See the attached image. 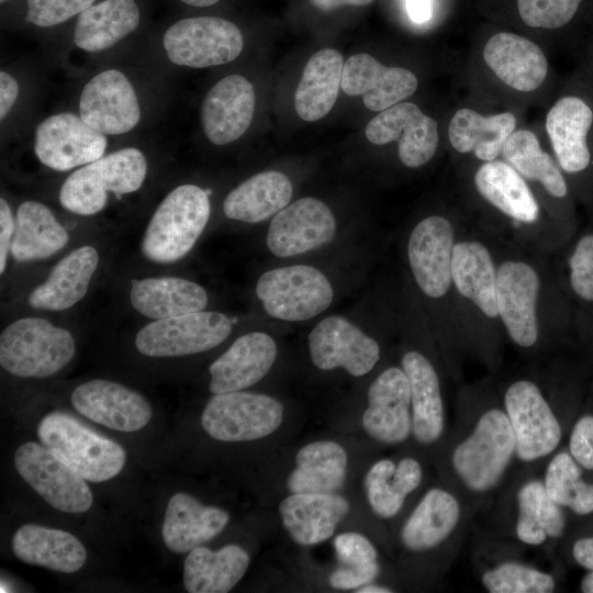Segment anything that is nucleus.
I'll return each mask as SVG.
<instances>
[{
  "instance_id": "nucleus-27",
  "label": "nucleus",
  "mask_w": 593,
  "mask_h": 593,
  "mask_svg": "<svg viewBox=\"0 0 593 593\" xmlns=\"http://www.w3.org/2000/svg\"><path fill=\"white\" fill-rule=\"evenodd\" d=\"M349 502L336 493H291L279 504L283 527L301 546L328 539L349 513Z\"/></svg>"
},
{
  "instance_id": "nucleus-22",
  "label": "nucleus",
  "mask_w": 593,
  "mask_h": 593,
  "mask_svg": "<svg viewBox=\"0 0 593 593\" xmlns=\"http://www.w3.org/2000/svg\"><path fill=\"white\" fill-rule=\"evenodd\" d=\"M367 399L366 433L384 444L404 441L412 430L411 388L404 370L390 367L382 371L370 384Z\"/></svg>"
},
{
  "instance_id": "nucleus-24",
  "label": "nucleus",
  "mask_w": 593,
  "mask_h": 593,
  "mask_svg": "<svg viewBox=\"0 0 593 593\" xmlns=\"http://www.w3.org/2000/svg\"><path fill=\"white\" fill-rule=\"evenodd\" d=\"M277 357V344L264 332L238 337L209 367V390L213 394L240 391L260 381Z\"/></svg>"
},
{
  "instance_id": "nucleus-2",
  "label": "nucleus",
  "mask_w": 593,
  "mask_h": 593,
  "mask_svg": "<svg viewBox=\"0 0 593 593\" xmlns=\"http://www.w3.org/2000/svg\"><path fill=\"white\" fill-rule=\"evenodd\" d=\"M208 192L184 183L172 189L156 208L142 240V253L150 261L175 262L194 246L210 219Z\"/></svg>"
},
{
  "instance_id": "nucleus-18",
  "label": "nucleus",
  "mask_w": 593,
  "mask_h": 593,
  "mask_svg": "<svg viewBox=\"0 0 593 593\" xmlns=\"http://www.w3.org/2000/svg\"><path fill=\"white\" fill-rule=\"evenodd\" d=\"M455 244L452 224L440 215L423 219L410 235L409 264L418 288L429 298L445 295L452 283Z\"/></svg>"
},
{
  "instance_id": "nucleus-53",
  "label": "nucleus",
  "mask_w": 593,
  "mask_h": 593,
  "mask_svg": "<svg viewBox=\"0 0 593 593\" xmlns=\"http://www.w3.org/2000/svg\"><path fill=\"white\" fill-rule=\"evenodd\" d=\"M15 219L8 201L0 199V273H3L8 254L11 250L12 238L14 234Z\"/></svg>"
},
{
  "instance_id": "nucleus-7",
  "label": "nucleus",
  "mask_w": 593,
  "mask_h": 593,
  "mask_svg": "<svg viewBox=\"0 0 593 593\" xmlns=\"http://www.w3.org/2000/svg\"><path fill=\"white\" fill-rule=\"evenodd\" d=\"M256 294L265 312L287 322L306 321L332 304L334 292L327 277L309 265H291L264 272Z\"/></svg>"
},
{
  "instance_id": "nucleus-45",
  "label": "nucleus",
  "mask_w": 593,
  "mask_h": 593,
  "mask_svg": "<svg viewBox=\"0 0 593 593\" xmlns=\"http://www.w3.org/2000/svg\"><path fill=\"white\" fill-rule=\"evenodd\" d=\"M548 495L575 514L593 513V483L581 478V469L568 452H559L549 462L544 481Z\"/></svg>"
},
{
  "instance_id": "nucleus-50",
  "label": "nucleus",
  "mask_w": 593,
  "mask_h": 593,
  "mask_svg": "<svg viewBox=\"0 0 593 593\" xmlns=\"http://www.w3.org/2000/svg\"><path fill=\"white\" fill-rule=\"evenodd\" d=\"M334 549L343 566H366L377 562L378 552L374 546L359 533L339 534L334 539Z\"/></svg>"
},
{
  "instance_id": "nucleus-43",
  "label": "nucleus",
  "mask_w": 593,
  "mask_h": 593,
  "mask_svg": "<svg viewBox=\"0 0 593 593\" xmlns=\"http://www.w3.org/2000/svg\"><path fill=\"white\" fill-rule=\"evenodd\" d=\"M517 506L516 535L524 544L537 546L563 534V512L548 495L544 482L525 483L517 493Z\"/></svg>"
},
{
  "instance_id": "nucleus-46",
  "label": "nucleus",
  "mask_w": 593,
  "mask_h": 593,
  "mask_svg": "<svg viewBox=\"0 0 593 593\" xmlns=\"http://www.w3.org/2000/svg\"><path fill=\"white\" fill-rule=\"evenodd\" d=\"M100 0H21L2 11L10 24L35 31H56L70 24Z\"/></svg>"
},
{
  "instance_id": "nucleus-37",
  "label": "nucleus",
  "mask_w": 593,
  "mask_h": 593,
  "mask_svg": "<svg viewBox=\"0 0 593 593\" xmlns=\"http://www.w3.org/2000/svg\"><path fill=\"white\" fill-rule=\"evenodd\" d=\"M343 67L342 54L333 48L317 51L310 57L294 93L295 112L303 121L323 119L333 109Z\"/></svg>"
},
{
  "instance_id": "nucleus-26",
  "label": "nucleus",
  "mask_w": 593,
  "mask_h": 593,
  "mask_svg": "<svg viewBox=\"0 0 593 593\" xmlns=\"http://www.w3.org/2000/svg\"><path fill=\"white\" fill-rule=\"evenodd\" d=\"M483 59L501 81L522 92L538 89L548 72L541 48L515 33L500 32L491 36L484 45Z\"/></svg>"
},
{
  "instance_id": "nucleus-40",
  "label": "nucleus",
  "mask_w": 593,
  "mask_h": 593,
  "mask_svg": "<svg viewBox=\"0 0 593 593\" xmlns=\"http://www.w3.org/2000/svg\"><path fill=\"white\" fill-rule=\"evenodd\" d=\"M478 192L505 215L534 223L539 215L538 203L524 178L507 163L485 161L474 175Z\"/></svg>"
},
{
  "instance_id": "nucleus-11",
  "label": "nucleus",
  "mask_w": 593,
  "mask_h": 593,
  "mask_svg": "<svg viewBox=\"0 0 593 593\" xmlns=\"http://www.w3.org/2000/svg\"><path fill=\"white\" fill-rule=\"evenodd\" d=\"M14 466L21 478L54 508L83 513L92 505L86 480L44 445H21L14 454Z\"/></svg>"
},
{
  "instance_id": "nucleus-16",
  "label": "nucleus",
  "mask_w": 593,
  "mask_h": 593,
  "mask_svg": "<svg viewBox=\"0 0 593 593\" xmlns=\"http://www.w3.org/2000/svg\"><path fill=\"white\" fill-rule=\"evenodd\" d=\"M148 13L147 0H100L67 25L71 44L88 54L109 51L136 34Z\"/></svg>"
},
{
  "instance_id": "nucleus-3",
  "label": "nucleus",
  "mask_w": 593,
  "mask_h": 593,
  "mask_svg": "<svg viewBox=\"0 0 593 593\" xmlns=\"http://www.w3.org/2000/svg\"><path fill=\"white\" fill-rule=\"evenodd\" d=\"M37 436L42 445L87 481H108L121 472L126 461L119 444L63 412L44 416Z\"/></svg>"
},
{
  "instance_id": "nucleus-15",
  "label": "nucleus",
  "mask_w": 593,
  "mask_h": 593,
  "mask_svg": "<svg viewBox=\"0 0 593 593\" xmlns=\"http://www.w3.org/2000/svg\"><path fill=\"white\" fill-rule=\"evenodd\" d=\"M309 350L318 369L344 368L354 377L367 374L380 359L377 340L339 315L316 324L309 334Z\"/></svg>"
},
{
  "instance_id": "nucleus-8",
  "label": "nucleus",
  "mask_w": 593,
  "mask_h": 593,
  "mask_svg": "<svg viewBox=\"0 0 593 593\" xmlns=\"http://www.w3.org/2000/svg\"><path fill=\"white\" fill-rule=\"evenodd\" d=\"M283 405L261 393L233 391L214 394L206 403L201 424L221 441H248L264 438L281 425Z\"/></svg>"
},
{
  "instance_id": "nucleus-44",
  "label": "nucleus",
  "mask_w": 593,
  "mask_h": 593,
  "mask_svg": "<svg viewBox=\"0 0 593 593\" xmlns=\"http://www.w3.org/2000/svg\"><path fill=\"white\" fill-rule=\"evenodd\" d=\"M502 156L523 178L539 182L555 198H564L568 186L552 157L540 147L528 130L514 131L506 139Z\"/></svg>"
},
{
  "instance_id": "nucleus-1",
  "label": "nucleus",
  "mask_w": 593,
  "mask_h": 593,
  "mask_svg": "<svg viewBox=\"0 0 593 593\" xmlns=\"http://www.w3.org/2000/svg\"><path fill=\"white\" fill-rule=\"evenodd\" d=\"M146 175L144 153L137 147H123L71 172L59 189L58 200L69 212L94 215L107 206L109 193L120 198L136 192Z\"/></svg>"
},
{
  "instance_id": "nucleus-13",
  "label": "nucleus",
  "mask_w": 593,
  "mask_h": 593,
  "mask_svg": "<svg viewBox=\"0 0 593 593\" xmlns=\"http://www.w3.org/2000/svg\"><path fill=\"white\" fill-rule=\"evenodd\" d=\"M504 405L519 459L533 461L548 456L557 448L561 439V426L534 382L518 380L512 383L505 392Z\"/></svg>"
},
{
  "instance_id": "nucleus-47",
  "label": "nucleus",
  "mask_w": 593,
  "mask_h": 593,
  "mask_svg": "<svg viewBox=\"0 0 593 593\" xmlns=\"http://www.w3.org/2000/svg\"><path fill=\"white\" fill-rule=\"evenodd\" d=\"M482 583L491 593H550L555 590L551 574L513 561L484 572Z\"/></svg>"
},
{
  "instance_id": "nucleus-20",
  "label": "nucleus",
  "mask_w": 593,
  "mask_h": 593,
  "mask_svg": "<svg viewBox=\"0 0 593 593\" xmlns=\"http://www.w3.org/2000/svg\"><path fill=\"white\" fill-rule=\"evenodd\" d=\"M540 280L526 262L507 260L497 269V313L512 340L521 347L538 338L536 304Z\"/></svg>"
},
{
  "instance_id": "nucleus-38",
  "label": "nucleus",
  "mask_w": 593,
  "mask_h": 593,
  "mask_svg": "<svg viewBox=\"0 0 593 593\" xmlns=\"http://www.w3.org/2000/svg\"><path fill=\"white\" fill-rule=\"evenodd\" d=\"M516 118L511 112L482 115L462 108L455 112L448 126L451 146L459 153H473L483 161L494 160L515 131Z\"/></svg>"
},
{
  "instance_id": "nucleus-35",
  "label": "nucleus",
  "mask_w": 593,
  "mask_h": 593,
  "mask_svg": "<svg viewBox=\"0 0 593 593\" xmlns=\"http://www.w3.org/2000/svg\"><path fill=\"white\" fill-rule=\"evenodd\" d=\"M451 279L458 292L488 317H496L497 270L489 249L474 240L454 246Z\"/></svg>"
},
{
  "instance_id": "nucleus-39",
  "label": "nucleus",
  "mask_w": 593,
  "mask_h": 593,
  "mask_svg": "<svg viewBox=\"0 0 593 593\" xmlns=\"http://www.w3.org/2000/svg\"><path fill=\"white\" fill-rule=\"evenodd\" d=\"M460 518L458 500L448 491L428 490L401 529V540L411 551H425L441 544Z\"/></svg>"
},
{
  "instance_id": "nucleus-48",
  "label": "nucleus",
  "mask_w": 593,
  "mask_h": 593,
  "mask_svg": "<svg viewBox=\"0 0 593 593\" xmlns=\"http://www.w3.org/2000/svg\"><path fill=\"white\" fill-rule=\"evenodd\" d=\"M582 0H517L523 22L537 29L553 30L568 24L579 10Z\"/></svg>"
},
{
  "instance_id": "nucleus-36",
  "label": "nucleus",
  "mask_w": 593,
  "mask_h": 593,
  "mask_svg": "<svg viewBox=\"0 0 593 593\" xmlns=\"http://www.w3.org/2000/svg\"><path fill=\"white\" fill-rule=\"evenodd\" d=\"M347 465V454L339 444L310 443L298 451L287 489L291 493H336L345 483Z\"/></svg>"
},
{
  "instance_id": "nucleus-5",
  "label": "nucleus",
  "mask_w": 593,
  "mask_h": 593,
  "mask_svg": "<svg viewBox=\"0 0 593 593\" xmlns=\"http://www.w3.org/2000/svg\"><path fill=\"white\" fill-rule=\"evenodd\" d=\"M160 42L171 64L198 69L228 64L244 48L240 29L216 15H189L174 20L163 30Z\"/></svg>"
},
{
  "instance_id": "nucleus-29",
  "label": "nucleus",
  "mask_w": 593,
  "mask_h": 593,
  "mask_svg": "<svg viewBox=\"0 0 593 593\" xmlns=\"http://www.w3.org/2000/svg\"><path fill=\"white\" fill-rule=\"evenodd\" d=\"M99 254L92 246H81L59 260L47 279L29 295L33 309L63 311L78 303L87 293L98 267Z\"/></svg>"
},
{
  "instance_id": "nucleus-32",
  "label": "nucleus",
  "mask_w": 593,
  "mask_h": 593,
  "mask_svg": "<svg viewBox=\"0 0 593 593\" xmlns=\"http://www.w3.org/2000/svg\"><path fill=\"white\" fill-rule=\"evenodd\" d=\"M131 284V304L154 321L203 311L209 301L203 287L183 278H144Z\"/></svg>"
},
{
  "instance_id": "nucleus-61",
  "label": "nucleus",
  "mask_w": 593,
  "mask_h": 593,
  "mask_svg": "<svg viewBox=\"0 0 593 593\" xmlns=\"http://www.w3.org/2000/svg\"><path fill=\"white\" fill-rule=\"evenodd\" d=\"M20 1L21 0H0L1 10L5 11L12 8L13 5H15L16 3H19Z\"/></svg>"
},
{
  "instance_id": "nucleus-31",
  "label": "nucleus",
  "mask_w": 593,
  "mask_h": 593,
  "mask_svg": "<svg viewBox=\"0 0 593 593\" xmlns=\"http://www.w3.org/2000/svg\"><path fill=\"white\" fill-rule=\"evenodd\" d=\"M402 369L411 388L412 433L421 444H432L443 434L444 403L438 376L429 360L418 351H407Z\"/></svg>"
},
{
  "instance_id": "nucleus-4",
  "label": "nucleus",
  "mask_w": 593,
  "mask_h": 593,
  "mask_svg": "<svg viewBox=\"0 0 593 593\" xmlns=\"http://www.w3.org/2000/svg\"><path fill=\"white\" fill-rule=\"evenodd\" d=\"M75 353L71 334L40 317L16 320L0 336V365L20 378L51 377L60 371Z\"/></svg>"
},
{
  "instance_id": "nucleus-52",
  "label": "nucleus",
  "mask_w": 593,
  "mask_h": 593,
  "mask_svg": "<svg viewBox=\"0 0 593 593\" xmlns=\"http://www.w3.org/2000/svg\"><path fill=\"white\" fill-rule=\"evenodd\" d=\"M379 571L378 562L366 566H344L331 574L329 584L340 590L358 589L376 579Z\"/></svg>"
},
{
  "instance_id": "nucleus-14",
  "label": "nucleus",
  "mask_w": 593,
  "mask_h": 593,
  "mask_svg": "<svg viewBox=\"0 0 593 593\" xmlns=\"http://www.w3.org/2000/svg\"><path fill=\"white\" fill-rule=\"evenodd\" d=\"M367 139L374 145L398 141V155L409 168L428 163L436 153L437 122L411 102H399L379 112L366 126Z\"/></svg>"
},
{
  "instance_id": "nucleus-6",
  "label": "nucleus",
  "mask_w": 593,
  "mask_h": 593,
  "mask_svg": "<svg viewBox=\"0 0 593 593\" xmlns=\"http://www.w3.org/2000/svg\"><path fill=\"white\" fill-rule=\"evenodd\" d=\"M515 450V436L506 413L492 409L480 416L472 433L457 445L451 462L469 490L485 492L500 481Z\"/></svg>"
},
{
  "instance_id": "nucleus-34",
  "label": "nucleus",
  "mask_w": 593,
  "mask_h": 593,
  "mask_svg": "<svg viewBox=\"0 0 593 593\" xmlns=\"http://www.w3.org/2000/svg\"><path fill=\"white\" fill-rule=\"evenodd\" d=\"M249 562L247 551L237 545L215 551L199 546L184 560V589L189 593H226L243 578Z\"/></svg>"
},
{
  "instance_id": "nucleus-10",
  "label": "nucleus",
  "mask_w": 593,
  "mask_h": 593,
  "mask_svg": "<svg viewBox=\"0 0 593 593\" xmlns=\"http://www.w3.org/2000/svg\"><path fill=\"white\" fill-rule=\"evenodd\" d=\"M78 114L98 132L119 136L136 128L143 112L137 90L128 76L118 68H107L82 87Z\"/></svg>"
},
{
  "instance_id": "nucleus-60",
  "label": "nucleus",
  "mask_w": 593,
  "mask_h": 593,
  "mask_svg": "<svg viewBox=\"0 0 593 593\" xmlns=\"http://www.w3.org/2000/svg\"><path fill=\"white\" fill-rule=\"evenodd\" d=\"M580 590L584 593H593V570H590L581 581Z\"/></svg>"
},
{
  "instance_id": "nucleus-12",
  "label": "nucleus",
  "mask_w": 593,
  "mask_h": 593,
  "mask_svg": "<svg viewBox=\"0 0 593 593\" xmlns=\"http://www.w3.org/2000/svg\"><path fill=\"white\" fill-rule=\"evenodd\" d=\"M108 136L89 126L75 112L54 113L34 132L33 149L38 161L56 171H68L105 155Z\"/></svg>"
},
{
  "instance_id": "nucleus-9",
  "label": "nucleus",
  "mask_w": 593,
  "mask_h": 593,
  "mask_svg": "<svg viewBox=\"0 0 593 593\" xmlns=\"http://www.w3.org/2000/svg\"><path fill=\"white\" fill-rule=\"evenodd\" d=\"M231 332L225 314L199 311L148 323L137 333L135 346L148 357L187 356L219 346Z\"/></svg>"
},
{
  "instance_id": "nucleus-21",
  "label": "nucleus",
  "mask_w": 593,
  "mask_h": 593,
  "mask_svg": "<svg viewBox=\"0 0 593 593\" xmlns=\"http://www.w3.org/2000/svg\"><path fill=\"white\" fill-rule=\"evenodd\" d=\"M256 96L253 83L233 74L216 81L201 107L205 137L214 145H226L242 137L251 124Z\"/></svg>"
},
{
  "instance_id": "nucleus-33",
  "label": "nucleus",
  "mask_w": 593,
  "mask_h": 593,
  "mask_svg": "<svg viewBox=\"0 0 593 593\" xmlns=\"http://www.w3.org/2000/svg\"><path fill=\"white\" fill-rule=\"evenodd\" d=\"M292 183L282 172H258L235 187L224 199L226 217L245 223H259L288 205Z\"/></svg>"
},
{
  "instance_id": "nucleus-30",
  "label": "nucleus",
  "mask_w": 593,
  "mask_h": 593,
  "mask_svg": "<svg viewBox=\"0 0 593 593\" xmlns=\"http://www.w3.org/2000/svg\"><path fill=\"white\" fill-rule=\"evenodd\" d=\"M11 547L21 561L63 573L78 571L87 559V551L76 536L36 524L19 527Z\"/></svg>"
},
{
  "instance_id": "nucleus-17",
  "label": "nucleus",
  "mask_w": 593,
  "mask_h": 593,
  "mask_svg": "<svg viewBox=\"0 0 593 593\" xmlns=\"http://www.w3.org/2000/svg\"><path fill=\"white\" fill-rule=\"evenodd\" d=\"M335 233L336 221L329 208L316 198L305 197L273 216L266 243L275 256L286 258L320 248Z\"/></svg>"
},
{
  "instance_id": "nucleus-42",
  "label": "nucleus",
  "mask_w": 593,
  "mask_h": 593,
  "mask_svg": "<svg viewBox=\"0 0 593 593\" xmlns=\"http://www.w3.org/2000/svg\"><path fill=\"white\" fill-rule=\"evenodd\" d=\"M422 481V467L414 458H403L398 465L390 459L373 463L365 477L368 502L381 518L395 516L405 497Z\"/></svg>"
},
{
  "instance_id": "nucleus-51",
  "label": "nucleus",
  "mask_w": 593,
  "mask_h": 593,
  "mask_svg": "<svg viewBox=\"0 0 593 593\" xmlns=\"http://www.w3.org/2000/svg\"><path fill=\"white\" fill-rule=\"evenodd\" d=\"M570 454L583 468L593 470V416H582L570 435Z\"/></svg>"
},
{
  "instance_id": "nucleus-55",
  "label": "nucleus",
  "mask_w": 593,
  "mask_h": 593,
  "mask_svg": "<svg viewBox=\"0 0 593 593\" xmlns=\"http://www.w3.org/2000/svg\"><path fill=\"white\" fill-rule=\"evenodd\" d=\"M572 555L579 566L593 570V536L578 539L572 548Z\"/></svg>"
},
{
  "instance_id": "nucleus-57",
  "label": "nucleus",
  "mask_w": 593,
  "mask_h": 593,
  "mask_svg": "<svg viewBox=\"0 0 593 593\" xmlns=\"http://www.w3.org/2000/svg\"><path fill=\"white\" fill-rule=\"evenodd\" d=\"M373 0H310L311 4L322 11H332L342 7H363Z\"/></svg>"
},
{
  "instance_id": "nucleus-59",
  "label": "nucleus",
  "mask_w": 593,
  "mask_h": 593,
  "mask_svg": "<svg viewBox=\"0 0 593 593\" xmlns=\"http://www.w3.org/2000/svg\"><path fill=\"white\" fill-rule=\"evenodd\" d=\"M358 593H391L392 590L380 585H362L358 590Z\"/></svg>"
},
{
  "instance_id": "nucleus-49",
  "label": "nucleus",
  "mask_w": 593,
  "mask_h": 593,
  "mask_svg": "<svg viewBox=\"0 0 593 593\" xmlns=\"http://www.w3.org/2000/svg\"><path fill=\"white\" fill-rule=\"evenodd\" d=\"M569 281L580 299L593 302V233L577 242L569 258Z\"/></svg>"
},
{
  "instance_id": "nucleus-58",
  "label": "nucleus",
  "mask_w": 593,
  "mask_h": 593,
  "mask_svg": "<svg viewBox=\"0 0 593 593\" xmlns=\"http://www.w3.org/2000/svg\"><path fill=\"white\" fill-rule=\"evenodd\" d=\"M175 1L181 5L190 7V8H209L217 4L221 0H171Z\"/></svg>"
},
{
  "instance_id": "nucleus-19",
  "label": "nucleus",
  "mask_w": 593,
  "mask_h": 593,
  "mask_svg": "<svg viewBox=\"0 0 593 593\" xmlns=\"http://www.w3.org/2000/svg\"><path fill=\"white\" fill-rule=\"evenodd\" d=\"M71 404L92 422L120 432L139 430L152 417V406L142 394L104 379L78 385L71 394Z\"/></svg>"
},
{
  "instance_id": "nucleus-41",
  "label": "nucleus",
  "mask_w": 593,
  "mask_h": 593,
  "mask_svg": "<svg viewBox=\"0 0 593 593\" xmlns=\"http://www.w3.org/2000/svg\"><path fill=\"white\" fill-rule=\"evenodd\" d=\"M68 239V232L48 206L34 200L19 205L10 250L15 260L47 258L63 249Z\"/></svg>"
},
{
  "instance_id": "nucleus-56",
  "label": "nucleus",
  "mask_w": 593,
  "mask_h": 593,
  "mask_svg": "<svg viewBox=\"0 0 593 593\" xmlns=\"http://www.w3.org/2000/svg\"><path fill=\"white\" fill-rule=\"evenodd\" d=\"M406 8L413 21L425 22L430 18L432 0H406Z\"/></svg>"
},
{
  "instance_id": "nucleus-25",
  "label": "nucleus",
  "mask_w": 593,
  "mask_h": 593,
  "mask_svg": "<svg viewBox=\"0 0 593 593\" xmlns=\"http://www.w3.org/2000/svg\"><path fill=\"white\" fill-rule=\"evenodd\" d=\"M592 125L593 110L578 96H564L549 109L546 132L563 171L578 174L590 166L589 133Z\"/></svg>"
},
{
  "instance_id": "nucleus-28",
  "label": "nucleus",
  "mask_w": 593,
  "mask_h": 593,
  "mask_svg": "<svg viewBox=\"0 0 593 593\" xmlns=\"http://www.w3.org/2000/svg\"><path fill=\"white\" fill-rule=\"evenodd\" d=\"M228 522L225 510L203 505L192 495L177 492L166 507L163 540L172 552H189L217 536Z\"/></svg>"
},
{
  "instance_id": "nucleus-23",
  "label": "nucleus",
  "mask_w": 593,
  "mask_h": 593,
  "mask_svg": "<svg viewBox=\"0 0 593 593\" xmlns=\"http://www.w3.org/2000/svg\"><path fill=\"white\" fill-rule=\"evenodd\" d=\"M340 87L348 96H361L368 110L381 112L412 96L418 80L409 69L384 66L360 53L344 63Z\"/></svg>"
},
{
  "instance_id": "nucleus-54",
  "label": "nucleus",
  "mask_w": 593,
  "mask_h": 593,
  "mask_svg": "<svg viewBox=\"0 0 593 593\" xmlns=\"http://www.w3.org/2000/svg\"><path fill=\"white\" fill-rule=\"evenodd\" d=\"M21 93V86L18 79L8 70L0 71V120L1 123L13 110Z\"/></svg>"
}]
</instances>
